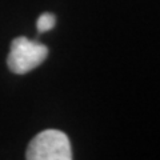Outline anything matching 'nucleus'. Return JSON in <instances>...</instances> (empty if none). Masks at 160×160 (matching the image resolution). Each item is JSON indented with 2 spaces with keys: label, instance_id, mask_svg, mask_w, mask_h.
Returning a JSON list of instances; mask_svg holds the SVG:
<instances>
[{
  "label": "nucleus",
  "instance_id": "3",
  "mask_svg": "<svg viewBox=\"0 0 160 160\" xmlns=\"http://www.w3.org/2000/svg\"><path fill=\"white\" fill-rule=\"evenodd\" d=\"M55 23H56V18L55 15L52 13H42L38 19V23H36V27H38V31L40 33H44V32H48L55 27Z\"/></svg>",
  "mask_w": 160,
  "mask_h": 160
},
{
  "label": "nucleus",
  "instance_id": "2",
  "mask_svg": "<svg viewBox=\"0 0 160 160\" xmlns=\"http://www.w3.org/2000/svg\"><path fill=\"white\" fill-rule=\"evenodd\" d=\"M48 55V48L44 44L19 36L11 43L7 63L13 73H27L39 67Z\"/></svg>",
  "mask_w": 160,
  "mask_h": 160
},
{
  "label": "nucleus",
  "instance_id": "1",
  "mask_svg": "<svg viewBox=\"0 0 160 160\" xmlns=\"http://www.w3.org/2000/svg\"><path fill=\"white\" fill-rule=\"evenodd\" d=\"M26 158L28 160H71V143L64 132L47 129L31 140Z\"/></svg>",
  "mask_w": 160,
  "mask_h": 160
}]
</instances>
